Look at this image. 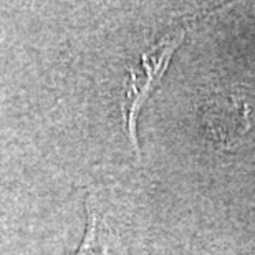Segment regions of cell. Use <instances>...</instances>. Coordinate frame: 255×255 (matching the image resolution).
I'll return each mask as SVG.
<instances>
[{"mask_svg": "<svg viewBox=\"0 0 255 255\" xmlns=\"http://www.w3.org/2000/svg\"><path fill=\"white\" fill-rule=\"evenodd\" d=\"M189 23L177 22L176 25L167 30L164 35H161L141 57L136 63L131 65L128 71V78L123 88V101H121V111L125 115L126 131L129 136V141L134 146L136 154L139 156V146H137V115L142 108L144 101L149 98L152 90L161 81L162 75L169 65L172 55L184 40Z\"/></svg>", "mask_w": 255, "mask_h": 255, "instance_id": "1", "label": "cell"}, {"mask_svg": "<svg viewBox=\"0 0 255 255\" xmlns=\"http://www.w3.org/2000/svg\"><path fill=\"white\" fill-rule=\"evenodd\" d=\"M75 255H126L120 236L90 197L86 199V232Z\"/></svg>", "mask_w": 255, "mask_h": 255, "instance_id": "3", "label": "cell"}, {"mask_svg": "<svg viewBox=\"0 0 255 255\" xmlns=\"http://www.w3.org/2000/svg\"><path fill=\"white\" fill-rule=\"evenodd\" d=\"M254 101L246 93L224 91L211 96L202 108V121L216 142L229 147L252 123Z\"/></svg>", "mask_w": 255, "mask_h": 255, "instance_id": "2", "label": "cell"}]
</instances>
